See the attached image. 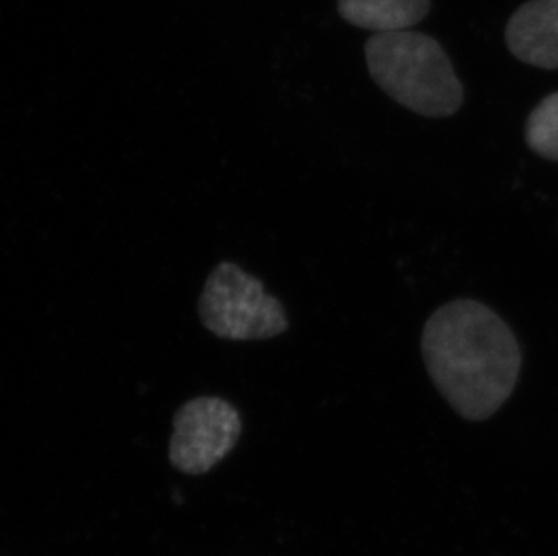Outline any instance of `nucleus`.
<instances>
[{
  "label": "nucleus",
  "mask_w": 558,
  "mask_h": 556,
  "mask_svg": "<svg viewBox=\"0 0 558 556\" xmlns=\"http://www.w3.org/2000/svg\"><path fill=\"white\" fill-rule=\"evenodd\" d=\"M243 432L239 410L227 399H190L174 415L169 459L189 475H203L217 467L238 445Z\"/></svg>",
  "instance_id": "4"
},
{
  "label": "nucleus",
  "mask_w": 558,
  "mask_h": 556,
  "mask_svg": "<svg viewBox=\"0 0 558 556\" xmlns=\"http://www.w3.org/2000/svg\"><path fill=\"white\" fill-rule=\"evenodd\" d=\"M201 324L217 338L269 340L290 327L284 305L235 263L217 264L199 299Z\"/></svg>",
  "instance_id": "3"
},
{
  "label": "nucleus",
  "mask_w": 558,
  "mask_h": 556,
  "mask_svg": "<svg viewBox=\"0 0 558 556\" xmlns=\"http://www.w3.org/2000/svg\"><path fill=\"white\" fill-rule=\"evenodd\" d=\"M428 11L430 0H338L343 21L374 33L405 32Z\"/></svg>",
  "instance_id": "6"
},
{
  "label": "nucleus",
  "mask_w": 558,
  "mask_h": 556,
  "mask_svg": "<svg viewBox=\"0 0 558 556\" xmlns=\"http://www.w3.org/2000/svg\"><path fill=\"white\" fill-rule=\"evenodd\" d=\"M422 347L434 385L464 420H488L515 389L519 343L505 321L481 302L442 305L427 322Z\"/></svg>",
  "instance_id": "1"
},
{
  "label": "nucleus",
  "mask_w": 558,
  "mask_h": 556,
  "mask_svg": "<svg viewBox=\"0 0 558 556\" xmlns=\"http://www.w3.org/2000/svg\"><path fill=\"white\" fill-rule=\"evenodd\" d=\"M506 44L513 57L541 69H558V0H530L511 15Z\"/></svg>",
  "instance_id": "5"
},
{
  "label": "nucleus",
  "mask_w": 558,
  "mask_h": 556,
  "mask_svg": "<svg viewBox=\"0 0 558 556\" xmlns=\"http://www.w3.org/2000/svg\"><path fill=\"white\" fill-rule=\"evenodd\" d=\"M374 82L400 106L445 118L463 104V85L441 44L416 32L374 33L365 44Z\"/></svg>",
  "instance_id": "2"
},
{
  "label": "nucleus",
  "mask_w": 558,
  "mask_h": 556,
  "mask_svg": "<svg viewBox=\"0 0 558 556\" xmlns=\"http://www.w3.org/2000/svg\"><path fill=\"white\" fill-rule=\"evenodd\" d=\"M526 142L533 153L558 161V93L544 98L526 123Z\"/></svg>",
  "instance_id": "7"
}]
</instances>
